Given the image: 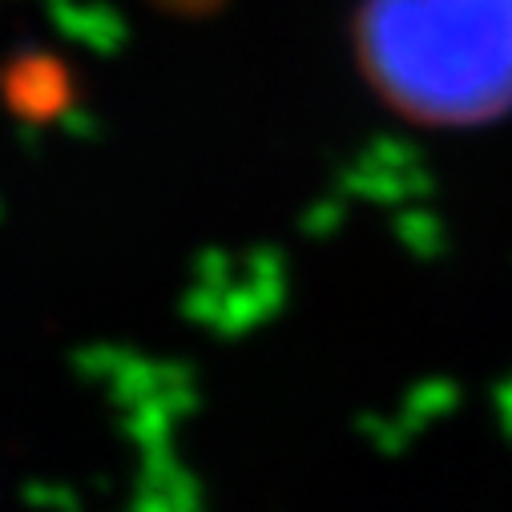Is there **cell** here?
<instances>
[{
	"mask_svg": "<svg viewBox=\"0 0 512 512\" xmlns=\"http://www.w3.org/2000/svg\"><path fill=\"white\" fill-rule=\"evenodd\" d=\"M359 65L404 117L492 121L512 109V0H363Z\"/></svg>",
	"mask_w": 512,
	"mask_h": 512,
	"instance_id": "obj_1",
	"label": "cell"
}]
</instances>
